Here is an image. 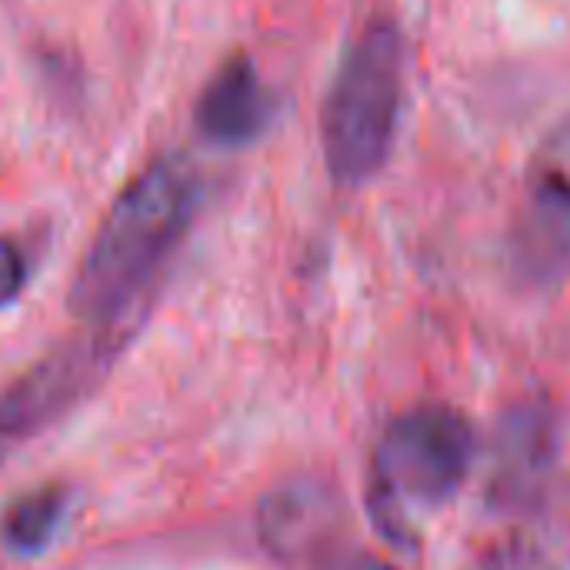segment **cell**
<instances>
[{
  "instance_id": "obj_1",
  "label": "cell",
  "mask_w": 570,
  "mask_h": 570,
  "mask_svg": "<svg viewBox=\"0 0 570 570\" xmlns=\"http://www.w3.org/2000/svg\"><path fill=\"white\" fill-rule=\"evenodd\" d=\"M200 200L204 184L187 157L150 160L117 194L90 237L70 284L73 314L97 331L127 324L184 244Z\"/></svg>"
},
{
  "instance_id": "obj_2",
  "label": "cell",
  "mask_w": 570,
  "mask_h": 570,
  "mask_svg": "<svg viewBox=\"0 0 570 570\" xmlns=\"http://www.w3.org/2000/svg\"><path fill=\"white\" fill-rule=\"evenodd\" d=\"M404 104V40L377 17L344 50L321 110V144L337 184L371 180L391 157Z\"/></svg>"
},
{
  "instance_id": "obj_3",
  "label": "cell",
  "mask_w": 570,
  "mask_h": 570,
  "mask_svg": "<svg viewBox=\"0 0 570 570\" xmlns=\"http://www.w3.org/2000/svg\"><path fill=\"white\" fill-rule=\"evenodd\" d=\"M474 458V431L464 414L424 404L394 417L371 464V514L397 544L414 541V518L458 494Z\"/></svg>"
},
{
  "instance_id": "obj_4",
  "label": "cell",
  "mask_w": 570,
  "mask_h": 570,
  "mask_svg": "<svg viewBox=\"0 0 570 570\" xmlns=\"http://www.w3.org/2000/svg\"><path fill=\"white\" fill-rule=\"evenodd\" d=\"M508 254L528 287L548 291L570 281V117L544 137L528 164Z\"/></svg>"
},
{
  "instance_id": "obj_5",
  "label": "cell",
  "mask_w": 570,
  "mask_h": 570,
  "mask_svg": "<svg viewBox=\"0 0 570 570\" xmlns=\"http://www.w3.org/2000/svg\"><path fill=\"white\" fill-rule=\"evenodd\" d=\"M114 351L117 334L90 327V337L57 347L23 377L7 384L0 391V454L63 414L100 377Z\"/></svg>"
},
{
  "instance_id": "obj_6",
  "label": "cell",
  "mask_w": 570,
  "mask_h": 570,
  "mask_svg": "<svg viewBox=\"0 0 570 570\" xmlns=\"http://www.w3.org/2000/svg\"><path fill=\"white\" fill-rule=\"evenodd\" d=\"M274 120V94L247 53L227 57L197 97L194 124L204 140L224 150L254 144Z\"/></svg>"
},
{
  "instance_id": "obj_7",
  "label": "cell",
  "mask_w": 570,
  "mask_h": 570,
  "mask_svg": "<svg viewBox=\"0 0 570 570\" xmlns=\"http://www.w3.org/2000/svg\"><path fill=\"white\" fill-rule=\"evenodd\" d=\"M67 508H70V491L63 484L33 488L7 508L0 521V541L17 554H37L60 531Z\"/></svg>"
},
{
  "instance_id": "obj_8",
  "label": "cell",
  "mask_w": 570,
  "mask_h": 570,
  "mask_svg": "<svg viewBox=\"0 0 570 570\" xmlns=\"http://www.w3.org/2000/svg\"><path fill=\"white\" fill-rule=\"evenodd\" d=\"M551 448V421L544 411H518L501 438V478L508 488H524L541 474Z\"/></svg>"
},
{
  "instance_id": "obj_9",
  "label": "cell",
  "mask_w": 570,
  "mask_h": 570,
  "mask_svg": "<svg viewBox=\"0 0 570 570\" xmlns=\"http://www.w3.org/2000/svg\"><path fill=\"white\" fill-rule=\"evenodd\" d=\"M23 281H27V264H23L20 247L0 237V307L17 301V294L23 291Z\"/></svg>"
},
{
  "instance_id": "obj_10",
  "label": "cell",
  "mask_w": 570,
  "mask_h": 570,
  "mask_svg": "<svg viewBox=\"0 0 570 570\" xmlns=\"http://www.w3.org/2000/svg\"><path fill=\"white\" fill-rule=\"evenodd\" d=\"M324 570H394L391 564L377 561V558H367V554H351V558H337L331 561Z\"/></svg>"
}]
</instances>
